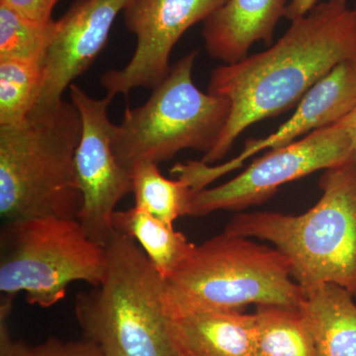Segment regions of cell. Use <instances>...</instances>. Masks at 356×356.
I'll list each match as a JSON object with an SVG mask.
<instances>
[{"instance_id": "7a4b0ae2", "label": "cell", "mask_w": 356, "mask_h": 356, "mask_svg": "<svg viewBox=\"0 0 356 356\" xmlns=\"http://www.w3.org/2000/svg\"><path fill=\"white\" fill-rule=\"evenodd\" d=\"M318 184L322 195L303 214L240 213L224 232L273 243L304 289L331 283L356 299V154L325 170Z\"/></svg>"}, {"instance_id": "e0dca14e", "label": "cell", "mask_w": 356, "mask_h": 356, "mask_svg": "<svg viewBox=\"0 0 356 356\" xmlns=\"http://www.w3.org/2000/svg\"><path fill=\"white\" fill-rule=\"evenodd\" d=\"M254 356H317L313 337L300 308L257 306Z\"/></svg>"}, {"instance_id": "52a82bcc", "label": "cell", "mask_w": 356, "mask_h": 356, "mask_svg": "<svg viewBox=\"0 0 356 356\" xmlns=\"http://www.w3.org/2000/svg\"><path fill=\"white\" fill-rule=\"evenodd\" d=\"M107 267L106 247L89 238L77 219L40 217L3 222L0 231L2 306L23 292L30 305L50 308L74 281L98 286Z\"/></svg>"}, {"instance_id": "ac0fdd59", "label": "cell", "mask_w": 356, "mask_h": 356, "mask_svg": "<svg viewBox=\"0 0 356 356\" xmlns=\"http://www.w3.org/2000/svg\"><path fill=\"white\" fill-rule=\"evenodd\" d=\"M130 172L135 206L170 225L187 215L193 191L184 180L163 177L154 163H138Z\"/></svg>"}, {"instance_id": "5bb4252c", "label": "cell", "mask_w": 356, "mask_h": 356, "mask_svg": "<svg viewBox=\"0 0 356 356\" xmlns=\"http://www.w3.org/2000/svg\"><path fill=\"white\" fill-rule=\"evenodd\" d=\"M170 330L184 356H254L255 314L192 310L170 314Z\"/></svg>"}, {"instance_id": "7402d4cb", "label": "cell", "mask_w": 356, "mask_h": 356, "mask_svg": "<svg viewBox=\"0 0 356 356\" xmlns=\"http://www.w3.org/2000/svg\"><path fill=\"white\" fill-rule=\"evenodd\" d=\"M58 0H0L16 13L30 19L48 22L53 20L51 13Z\"/></svg>"}, {"instance_id": "7c38bea8", "label": "cell", "mask_w": 356, "mask_h": 356, "mask_svg": "<svg viewBox=\"0 0 356 356\" xmlns=\"http://www.w3.org/2000/svg\"><path fill=\"white\" fill-rule=\"evenodd\" d=\"M133 1L76 0L58 20L57 37L44 60L43 83L32 112L54 108L64 100L65 91L95 63L115 20Z\"/></svg>"}, {"instance_id": "8992f818", "label": "cell", "mask_w": 356, "mask_h": 356, "mask_svg": "<svg viewBox=\"0 0 356 356\" xmlns=\"http://www.w3.org/2000/svg\"><path fill=\"white\" fill-rule=\"evenodd\" d=\"M197 51L172 65L168 77L146 103L127 108L114 126L112 146L117 161L130 170L140 163H163L184 149L209 154L231 114L222 96L203 92L192 79Z\"/></svg>"}, {"instance_id": "6da1fadb", "label": "cell", "mask_w": 356, "mask_h": 356, "mask_svg": "<svg viewBox=\"0 0 356 356\" xmlns=\"http://www.w3.org/2000/svg\"><path fill=\"white\" fill-rule=\"evenodd\" d=\"M344 62L356 63V4L327 0L292 20L266 51L215 67L208 92L227 98L231 114L216 146L201 161H221L248 127L298 105Z\"/></svg>"}, {"instance_id": "cb8c5ba5", "label": "cell", "mask_w": 356, "mask_h": 356, "mask_svg": "<svg viewBox=\"0 0 356 356\" xmlns=\"http://www.w3.org/2000/svg\"><path fill=\"white\" fill-rule=\"evenodd\" d=\"M339 123L346 129V132L350 135L353 149L356 153V105L355 108L351 110L346 117H343Z\"/></svg>"}, {"instance_id": "9c48e42d", "label": "cell", "mask_w": 356, "mask_h": 356, "mask_svg": "<svg viewBox=\"0 0 356 356\" xmlns=\"http://www.w3.org/2000/svg\"><path fill=\"white\" fill-rule=\"evenodd\" d=\"M70 102L79 110L81 135L74 156V170L83 206L79 220L89 238L106 247L113 238V216L122 199L132 192L131 172L115 156V124L108 107L113 98L91 97L83 88L70 86Z\"/></svg>"}, {"instance_id": "4fadbf2b", "label": "cell", "mask_w": 356, "mask_h": 356, "mask_svg": "<svg viewBox=\"0 0 356 356\" xmlns=\"http://www.w3.org/2000/svg\"><path fill=\"white\" fill-rule=\"evenodd\" d=\"M290 0H228L204 21L208 55L222 65L248 57L252 44H273L276 26L285 17Z\"/></svg>"}, {"instance_id": "d6986e66", "label": "cell", "mask_w": 356, "mask_h": 356, "mask_svg": "<svg viewBox=\"0 0 356 356\" xmlns=\"http://www.w3.org/2000/svg\"><path fill=\"white\" fill-rule=\"evenodd\" d=\"M44 62L0 60V127L28 118L38 100Z\"/></svg>"}, {"instance_id": "2e32d148", "label": "cell", "mask_w": 356, "mask_h": 356, "mask_svg": "<svg viewBox=\"0 0 356 356\" xmlns=\"http://www.w3.org/2000/svg\"><path fill=\"white\" fill-rule=\"evenodd\" d=\"M113 227L115 231L137 242L163 280L177 270L196 245L173 225L161 221L137 206L116 211Z\"/></svg>"}, {"instance_id": "3957f363", "label": "cell", "mask_w": 356, "mask_h": 356, "mask_svg": "<svg viewBox=\"0 0 356 356\" xmlns=\"http://www.w3.org/2000/svg\"><path fill=\"white\" fill-rule=\"evenodd\" d=\"M81 135L79 110L63 100L0 127V216L3 222L40 217L77 219L83 195L74 156Z\"/></svg>"}, {"instance_id": "44dd1931", "label": "cell", "mask_w": 356, "mask_h": 356, "mask_svg": "<svg viewBox=\"0 0 356 356\" xmlns=\"http://www.w3.org/2000/svg\"><path fill=\"white\" fill-rule=\"evenodd\" d=\"M31 356H104L95 343L81 341H60L50 339L32 348Z\"/></svg>"}, {"instance_id": "ffe728a7", "label": "cell", "mask_w": 356, "mask_h": 356, "mask_svg": "<svg viewBox=\"0 0 356 356\" xmlns=\"http://www.w3.org/2000/svg\"><path fill=\"white\" fill-rule=\"evenodd\" d=\"M58 30V21L30 19L0 3V60L44 63Z\"/></svg>"}, {"instance_id": "603a6c76", "label": "cell", "mask_w": 356, "mask_h": 356, "mask_svg": "<svg viewBox=\"0 0 356 356\" xmlns=\"http://www.w3.org/2000/svg\"><path fill=\"white\" fill-rule=\"evenodd\" d=\"M318 3V0H290L285 17L290 21L296 19L300 16L305 15Z\"/></svg>"}, {"instance_id": "ba28073f", "label": "cell", "mask_w": 356, "mask_h": 356, "mask_svg": "<svg viewBox=\"0 0 356 356\" xmlns=\"http://www.w3.org/2000/svg\"><path fill=\"white\" fill-rule=\"evenodd\" d=\"M356 153L339 123L314 131L287 146L267 152L229 181L192 195L187 216L241 211L266 202L282 185L348 161Z\"/></svg>"}, {"instance_id": "9a60e30c", "label": "cell", "mask_w": 356, "mask_h": 356, "mask_svg": "<svg viewBox=\"0 0 356 356\" xmlns=\"http://www.w3.org/2000/svg\"><path fill=\"white\" fill-rule=\"evenodd\" d=\"M300 310L317 356H356V302L348 290L325 283L306 288Z\"/></svg>"}, {"instance_id": "277c9868", "label": "cell", "mask_w": 356, "mask_h": 356, "mask_svg": "<svg viewBox=\"0 0 356 356\" xmlns=\"http://www.w3.org/2000/svg\"><path fill=\"white\" fill-rule=\"evenodd\" d=\"M104 280L79 293L84 339L104 356H182L166 311L165 280L134 238L115 232Z\"/></svg>"}, {"instance_id": "8fae6325", "label": "cell", "mask_w": 356, "mask_h": 356, "mask_svg": "<svg viewBox=\"0 0 356 356\" xmlns=\"http://www.w3.org/2000/svg\"><path fill=\"white\" fill-rule=\"evenodd\" d=\"M356 105V63L337 65L302 98L289 120L264 139L248 140L242 153L219 165L201 161L177 163L172 172L184 180L194 193L222 175L241 168L248 159L264 149L287 146L314 131L339 123Z\"/></svg>"}, {"instance_id": "5b68a950", "label": "cell", "mask_w": 356, "mask_h": 356, "mask_svg": "<svg viewBox=\"0 0 356 356\" xmlns=\"http://www.w3.org/2000/svg\"><path fill=\"white\" fill-rule=\"evenodd\" d=\"M305 290L276 248L222 234L195 245L165 280L168 315L177 312H243L248 305L299 308Z\"/></svg>"}, {"instance_id": "d4e9b609", "label": "cell", "mask_w": 356, "mask_h": 356, "mask_svg": "<svg viewBox=\"0 0 356 356\" xmlns=\"http://www.w3.org/2000/svg\"><path fill=\"white\" fill-rule=\"evenodd\" d=\"M182 356H184V355H182Z\"/></svg>"}, {"instance_id": "30bf717a", "label": "cell", "mask_w": 356, "mask_h": 356, "mask_svg": "<svg viewBox=\"0 0 356 356\" xmlns=\"http://www.w3.org/2000/svg\"><path fill=\"white\" fill-rule=\"evenodd\" d=\"M228 0H134L124 11L137 39L133 57L122 69L107 70L100 83L106 95H127L136 88H156L168 77L170 55L189 28L205 21Z\"/></svg>"}]
</instances>
